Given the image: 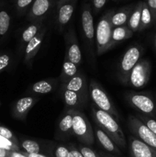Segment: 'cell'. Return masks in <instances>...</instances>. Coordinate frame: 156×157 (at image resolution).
<instances>
[{"instance_id":"83f0119b","label":"cell","mask_w":156,"mask_h":157,"mask_svg":"<svg viewBox=\"0 0 156 157\" xmlns=\"http://www.w3.org/2000/svg\"><path fill=\"white\" fill-rule=\"evenodd\" d=\"M10 16L7 12L0 11V36L6 35L10 27Z\"/></svg>"},{"instance_id":"8992f818","label":"cell","mask_w":156,"mask_h":157,"mask_svg":"<svg viewBox=\"0 0 156 157\" xmlns=\"http://www.w3.org/2000/svg\"><path fill=\"white\" fill-rule=\"evenodd\" d=\"M125 99L139 113L156 118V103L149 94L128 92L125 94Z\"/></svg>"},{"instance_id":"ab89813d","label":"cell","mask_w":156,"mask_h":157,"mask_svg":"<svg viewBox=\"0 0 156 157\" xmlns=\"http://www.w3.org/2000/svg\"><path fill=\"white\" fill-rule=\"evenodd\" d=\"M9 157H26L22 153V152L20 151H9Z\"/></svg>"},{"instance_id":"cb8c5ba5","label":"cell","mask_w":156,"mask_h":157,"mask_svg":"<svg viewBox=\"0 0 156 157\" xmlns=\"http://www.w3.org/2000/svg\"><path fill=\"white\" fill-rule=\"evenodd\" d=\"M19 147L24 152L28 153H41L42 144L38 141L32 139H24L19 142Z\"/></svg>"},{"instance_id":"5b68a950","label":"cell","mask_w":156,"mask_h":157,"mask_svg":"<svg viewBox=\"0 0 156 157\" xmlns=\"http://www.w3.org/2000/svg\"><path fill=\"white\" fill-rule=\"evenodd\" d=\"M112 15L104 16L98 22L95 30V44H96V54L102 55L109 50L111 42V35L113 26L111 24Z\"/></svg>"},{"instance_id":"52a82bcc","label":"cell","mask_w":156,"mask_h":157,"mask_svg":"<svg viewBox=\"0 0 156 157\" xmlns=\"http://www.w3.org/2000/svg\"><path fill=\"white\" fill-rule=\"evenodd\" d=\"M83 38L85 42L87 51L90 58L94 60L96 56V44H95V29L93 18L90 9H85L81 15Z\"/></svg>"},{"instance_id":"7402d4cb","label":"cell","mask_w":156,"mask_h":157,"mask_svg":"<svg viewBox=\"0 0 156 157\" xmlns=\"http://www.w3.org/2000/svg\"><path fill=\"white\" fill-rule=\"evenodd\" d=\"M73 9L74 8H73V5L70 3H65V4L62 5L58 9V24L59 26L60 31H62V29L70 21L73 13Z\"/></svg>"},{"instance_id":"9a60e30c","label":"cell","mask_w":156,"mask_h":157,"mask_svg":"<svg viewBox=\"0 0 156 157\" xmlns=\"http://www.w3.org/2000/svg\"><path fill=\"white\" fill-rule=\"evenodd\" d=\"M72 136H73V117L71 110L67 109L58 121L55 138L58 140H66Z\"/></svg>"},{"instance_id":"8d00e7d4","label":"cell","mask_w":156,"mask_h":157,"mask_svg":"<svg viewBox=\"0 0 156 157\" xmlns=\"http://www.w3.org/2000/svg\"><path fill=\"white\" fill-rule=\"evenodd\" d=\"M32 0H18L17 1V6L18 9H25L28 6L32 3Z\"/></svg>"},{"instance_id":"ffe728a7","label":"cell","mask_w":156,"mask_h":157,"mask_svg":"<svg viewBox=\"0 0 156 157\" xmlns=\"http://www.w3.org/2000/svg\"><path fill=\"white\" fill-rule=\"evenodd\" d=\"M133 34H134V32L127 25L113 28V31H112L111 42H110L111 49L115 45H116L118 43L132 38L133 36Z\"/></svg>"},{"instance_id":"836d02e7","label":"cell","mask_w":156,"mask_h":157,"mask_svg":"<svg viewBox=\"0 0 156 157\" xmlns=\"http://www.w3.org/2000/svg\"><path fill=\"white\" fill-rule=\"evenodd\" d=\"M10 61V56L7 54H2L0 55V73L9 65Z\"/></svg>"},{"instance_id":"7a4b0ae2","label":"cell","mask_w":156,"mask_h":157,"mask_svg":"<svg viewBox=\"0 0 156 157\" xmlns=\"http://www.w3.org/2000/svg\"><path fill=\"white\" fill-rule=\"evenodd\" d=\"M70 110L73 117V135L84 145L92 146L94 144L95 136L90 121L81 110Z\"/></svg>"},{"instance_id":"277c9868","label":"cell","mask_w":156,"mask_h":157,"mask_svg":"<svg viewBox=\"0 0 156 157\" xmlns=\"http://www.w3.org/2000/svg\"><path fill=\"white\" fill-rule=\"evenodd\" d=\"M143 49L139 44H134L128 48L121 58L118 67V76L122 84L128 85V78L133 67L141 59Z\"/></svg>"},{"instance_id":"e0dca14e","label":"cell","mask_w":156,"mask_h":157,"mask_svg":"<svg viewBox=\"0 0 156 157\" xmlns=\"http://www.w3.org/2000/svg\"><path fill=\"white\" fill-rule=\"evenodd\" d=\"M131 157H156V150L133 136L128 138Z\"/></svg>"},{"instance_id":"7bdbcfd3","label":"cell","mask_w":156,"mask_h":157,"mask_svg":"<svg viewBox=\"0 0 156 157\" xmlns=\"http://www.w3.org/2000/svg\"><path fill=\"white\" fill-rule=\"evenodd\" d=\"M154 45H155V48H156V35H155V37H154Z\"/></svg>"},{"instance_id":"d4e9b609","label":"cell","mask_w":156,"mask_h":157,"mask_svg":"<svg viewBox=\"0 0 156 157\" xmlns=\"http://www.w3.org/2000/svg\"><path fill=\"white\" fill-rule=\"evenodd\" d=\"M142 6L138 7L135 9L130 15L128 21L127 22V26L133 32H136L139 31V26H140L141 21V14H142Z\"/></svg>"},{"instance_id":"d6986e66","label":"cell","mask_w":156,"mask_h":157,"mask_svg":"<svg viewBox=\"0 0 156 157\" xmlns=\"http://www.w3.org/2000/svg\"><path fill=\"white\" fill-rule=\"evenodd\" d=\"M42 27V21L40 20V21H35L24 29V32L21 34V39H20V50H23V49L24 50L28 43L39 32Z\"/></svg>"},{"instance_id":"d6a6232c","label":"cell","mask_w":156,"mask_h":157,"mask_svg":"<svg viewBox=\"0 0 156 157\" xmlns=\"http://www.w3.org/2000/svg\"><path fill=\"white\" fill-rule=\"evenodd\" d=\"M69 147L66 145H60L57 146L54 150V155L56 157H68L69 155Z\"/></svg>"},{"instance_id":"f546056e","label":"cell","mask_w":156,"mask_h":157,"mask_svg":"<svg viewBox=\"0 0 156 157\" xmlns=\"http://www.w3.org/2000/svg\"><path fill=\"white\" fill-rule=\"evenodd\" d=\"M0 147L8 151H20L19 145H17L12 141L0 136Z\"/></svg>"},{"instance_id":"603a6c76","label":"cell","mask_w":156,"mask_h":157,"mask_svg":"<svg viewBox=\"0 0 156 157\" xmlns=\"http://www.w3.org/2000/svg\"><path fill=\"white\" fill-rule=\"evenodd\" d=\"M50 8L48 0H35L32 8L31 16L35 21L41 20V17L45 15Z\"/></svg>"},{"instance_id":"484cf974","label":"cell","mask_w":156,"mask_h":157,"mask_svg":"<svg viewBox=\"0 0 156 157\" xmlns=\"http://www.w3.org/2000/svg\"><path fill=\"white\" fill-rule=\"evenodd\" d=\"M152 15H151L148 6L145 4L143 5L142 9V14H141L140 26L139 29V32H142L149 27L152 22Z\"/></svg>"},{"instance_id":"6da1fadb","label":"cell","mask_w":156,"mask_h":157,"mask_svg":"<svg viewBox=\"0 0 156 157\" xmlns=\"http://www.w3.org/2000/svg\"><path fill=\"white\" fill-rule=\"evenodd\" d=\"M91 115L96 126L102 129L119 148H125L126 139L122 129L114 117L92 105Z\"/></svg>"},{"instance_id":"ac0fdd59","label":"cell","mask_w":156,"mask_h":157,"mask_svg":"<svg viewBox=\"0 0 156 157\" xmlns=\"http://www.w3.org/2000/svg\"><path fill=\"white\" fill-rule=\"evenodd\" d=\"M93 132H94V136L98 144L106 151L118 155V156L122 155V153H121L119 147L116 145V144L112 140L111 138L102 129H100L98 126L96 125L93 128Z\"/></svg>"},{"instance_id":"e575fe53","label":"cell","mask_w":156,"mask_h":157,"mask_svg":"<svg viewBox=\"0 0 156 157\" xmlns=\"http://www.w3.org/2000/svg\"><path fill=\"white\" fill-rule=\"evenodd\" d=\"M148 7L151 12L152 18L156 19V0H148Z\"/></svg>"},{"instance_id":"4fadbf2b","label":"cell","mask_w":156,"mask_h":157,"mask_svg":"<svg viewBox=\"0 0 156 157\" xmlns=\"http://www.w3.org/2000/svg\"><path fill=\"white\" fill-rule=\"evenodd\" d=\"M60 94L67 109H74L78 110H80L86 107L89 98L76 92L68 90L61 87H60Z\"/></svg>"},{"instance_id":"7c38bea8","label":"cell","mask_w":156,"mask_h":157,"mask_svg":"<svg viewBox=\"0 0 156 157\" xmlns=\"http://www.w3.org/2000/svg\"><path fill=\"white\" fill-rule=\"evenodd\" d=\"M39 98L36 96L23 97L18 99L12 107V114L14 118L19 121H24L31 109L38 103Z\"/></svg>"},{"instance_id":"f6af8a7d","label":"cell","mask_w":156,"mask_h":157,"mask_svg":"<svg viewBox=\"0 0 156 157\" xmlns=\"http://www.w3.org/2000/svg\"><path fill=\"white\" fill-rule=\"evenodd\" d=\"M0 105H1V102H0Z\"/></svg>"},{"instance_id":"f35d334b","label":"cell","mask_w":156,"mask_h":157,"mask_svg":"<svg viewBox=\"0 0 156 157\" xmlns=\"http://www.w3.org/2000/svg\"><path fill=\"white\" fill-rule=\"evenodd\" d=\"M22 152L24 156H26V157H49L46 155L42 154V153H26L24 151H21Z\"/></svg>"},{"instance_id":"9c48e42d","label":"cell","mask_w":156,"mask_h":157,"mask_svg":"<svg viewBox=\"0 0 156 157\" xmlns=\"http://www.w3.org/2000/svg\"><path fill=\"white\" fill-rule=\"evenodd\" d=\"M151 67L146 59H140L130 73L128 85L135 88H142L148 84L151 76Z\"/></svg>"},{"instance_id":"d590c367","label":"cell","mask_w":156,"mask_h":157,"mask_svg":"<svg viewBox=\"0 0 156 157\" xmlns=\"http://www.w3.org/2000/svg\"><path fill=\"white\" fill-rule=\"evenodd\" d=\"M68 147L70 153L73 154V156L74 157H84L83 156L82 153H81L80 152V150L77 149V147H74V146L72 145V144H70V145L68 146Z\"/></svg>"},{"instance_id":"2e32d148","label":"cell","mask_w":156,"mask_h":157,"mask_svg":"<svg viewBox=\"0 0 156 157\" xmlns=\"http://www.w3.org/2000/svg\"><path fill=\"white\" fill-rule=\"evenodd\" d=\"M60 87L89 98V85L87 83L85 75L80 71H78L73 78L66 83L60 84Z\"/></svg>"},{"instance_id":"44dd1931","label":"cell","mask_w":156,"mask_h":157,"mask_svg":"<svg viewBox=\"0 0 156 157\" xmlns=\"http://www.w3.org/2000/svg\"><path fill=\"white\" fill-rule=\"evenodd\" d=\"M78 67L74 63L71 62L68 58L64 57L62 71L59 77L60 84H64L75 76L78 73Z\"/></svg>"},{"instance_id":"ba28073f","label":"cell","mask_w":156,"mask_h":157,"mask_svg":"<svg viewBox=\"0 0 156 157\" xmlns=\"http://www.w3.org/2000/svg\"><path fill=\"white\" fill-rule=\"evenodd\" d=\"M128 127L133 136L156 150V135L151 131L136 116L128 117Z\"/></svg>"},{"instance_id":"f1b7e54d","label":"cell","mask_w":156,"mask_h":157,"mask_svg":"<svg viewBox=\"0 0 156 157\" xmlns=\"http://www.w3.org/2000/svg\"><path fill=\"white\" fill-rule=\"evenodd\" d=\"M138 118L151 130L152 133L156 135V120L154 118L151 117L149 116L142 114V113H138L136 115Z\"/></svg>"},{"instance_id":"ee69618b","label":"cell","mask_w":156,"mask_h":157,"mask_svg":"<svg viewBox=\"0 0 156 157\" xmlns=\"http://www.w3.org/2000/svg\"><path fill=\"white\" fill-rule=\"evenodd\" d=\"M155 103H156V95H155Z\"/></svg>"},{"instance_id":"4316f807","label":"cell","mask_w":156,"mask_h":157,"mask_svg":"<svg viewBox=\"0 0 156 157\" xmlns=\"http://www.w3.org/2000/svg\"><path fill=\"white\" fill-rule=\"evenodd\" d=\"M130 15L131 14L128 13V12H124V11L113 14L111 18V24L113 28L125 25L128 22Z\"/></svg>"},{"instance_id":"1f68e13d","label":"cell","mask_w":156,"mask_h":157,"mask_svg":"<svg viewBox=\"0 0 156 157\" xmlns=\"http://www.w3.org/2000/svg\"><path fill=\"white\" fill-rule=\"evenodd\" d=\"M77 149L82 153L84 157H100L99 153H96L94 150H93L90 147H87V146L79 145L77 147Z\"/></svg>"},{"instance_id":"5bb4252c","label":"cell","mask_w":156,"mask_h":157,"mask_svg":"<svg viewBox=\"0 0 156 157\" xmlns=\"http://www.w3.org/2000/svg\"><path fill=\"white\" fill-rule=\"evenodd\" d=\"M60 85L59 78H49L32 84L26 90V94L31 96L38 97L53 92Z\"/></svg>"},{"instance_id":"4dcf8cb0","label":"cell","mask_w":156,"mask_h":157,"mask_svg":"<svg viewBox=\"0 0 156 157\" xmlns=\"http://www.w3.org/2000/svg\"><path fill=\"white\" fill-rule=\"evenodd\" d=\"M0 136H3V137L6 138V139L12 141V142L15 143L17 145H19V142H18V139L15 137L14 133H12L9 129H8L7 127L0 125Z\"/></svg>"},{"instance_id":"60d3db41","label":"cell","mask_w":156,"mask_h":157,"mask_svg":"<svg viewBox=\"0 0 156 157\" xmlns=\"http://www.w3.org/2000/svg\"><path fill=\"white\" fill-rule=\"evenodd\" d=\"M0 157H9V151L0 147Z\"/></svg>"},{"instance_id":"3957f363","label":"cell","mask_w":156,"mask_h":157,"mask_svg":"<svg viewBox=\"0 0 156 157\" xmlns=\"http://www.w3.org/2000/svg\"><path fill=\"white\" fill-rule=\"evenodd\" d=\"M89 97L97 108L111 114L116 121L119 120V113L114 104L102 86L94 79H92L89 84Z\"/></svg>"},{"instance_id":"30bf717a","label":"cell","mask_w":156,"mask_h":157,"mask_svg":"<svg viewBox=\"0 0 156 157\" xmlns=\"http://www.w3.org/2000/svg\"><path fill=\"white\" fill-rule=\"evenodd\" d=\"M64 37L65 41L64 57L68 58L71 62L80 66L82 62V55L76 34L73 29H70L64 34Z\"/></svg>"},{"instance_id":"74e56055","label":"cell","mask_w":156,"mask_h":157,"mask_svg":"<svg viewBox=\"0 0 156 157\" xmlns=\"http://www.w3.org/2000/svg\"><path fill=\"white\" fill-rule=\"evenodd\" d=\"M106 0H93V5L96 9H100L104 6Z\"/></svg>"},{"instance_id":"8fae6325","label":"cell","mask_w":156,"mask_h":157,"mask_svg":"<svg viewBox=\"0 0 156 157\" xmlns=\"http://www.w3.org/2000/svg\"><path fill=\"white\" fill-rule=\"evenodd\" d=\"M47 33L46 27H42L38 34L28 43L24 50V63L30 67L34 58L41 48Z\"/></svg>"},{"instance_id":"b9f144b4","label":"cell","mask_w":156,"mask_h":157,"mask_svg":"<svg viewBox=\"0 0 156 157\" xmlns=\"http://www.w3.org/2000/svg\"><path fill=\"white\" fill-rule=\"evenodd\" d=\"M99 155L100 156V157H117V156H113V155H110L107 153H102V152H99Z\"/></svg>"}]
</instances>
